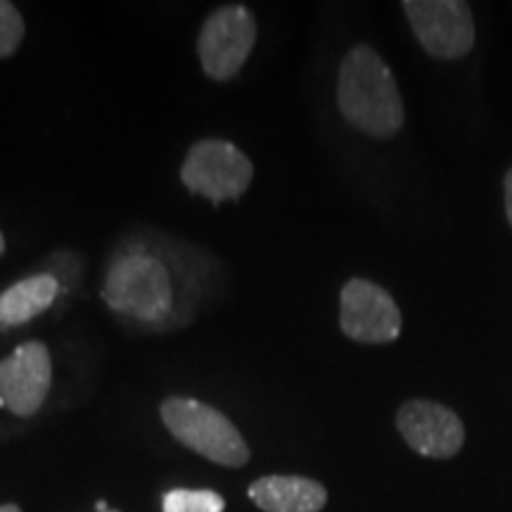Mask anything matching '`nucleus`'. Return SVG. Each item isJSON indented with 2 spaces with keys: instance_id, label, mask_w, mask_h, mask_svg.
Masks as SVG:
<instances>
[{
  "instance_id": "f257e3e1",
  "label": "nucleus",
  "mask_w": 512,
  "mask_h": 512,
  "mask_svg": "<svg viewBox=\"0 0 512 512\" xmlns=\"http://www.w3.org/2000/svg\"><path fill=\"white\" fill-rule=\"evenodd\" d=\"M339 112L373 138H392L403 126V100L387 62L370 46L351 48L339 67Z\"/></svg>"
},
{
  "instance_id": "ddd939ff",
  "label": "nucleus",
  "mask_w": 512,
  "mask_h": 512,
  "mask_svg": "<svg viewBox=\"0 0 512 512\" xmlns=\"http://www.w3.org/2000/svg\"><path fill=\"white\" fill-rule=\"evenodd\" d=\"M24 19L15 5L0 0V57H10L24 41Z\"/></svg>"
},
{
  "instance_id": "f03ea898",
  "label": "nucleus",
  "mask_w": 512,
  "mask_h": 512,
  "mask_svg": "<svg viewBox=\"0 0 512 512\" xmlns=\"http://www.w3.org/2000/svg\"><path fill=\"white\" fill-rule=\"evenodd\" d=\"M102 299L119 316L157 325L174 311V275L159 256L128 252L110 264Z\"/></svg>"
},
{
  "instance_id": "9b49d317",
  "label": "nucleus",
  "mask_w": 512,
  "mask_h": 512,
  "mask_svg": "<svg viewBox=\"0 0 512 512\" xmlns=\"http://www.w3.org/2000/svg\"><path fill=\"white\" fill-rule=\"evenodd\" d=\"M60 294L55 275L38 273L0 294V325H24L46 313Z\"/></svg>"
},
{
  "instance_id": "f8f14e48",
  "label": "nucleus",
  "mask_w": 512,
  "mask_h": 512,
  "mask_svg": "<svg viewBox=\"0 0 512 512\" xmlns=\"http://www.w3.org/2000/svg\"><path fill=\"white\" fill-rule=\"evenodd\" d=\"M164 512H223L226 501L211 489H171L164 494Z\"/></svg>"
},
{
  "instance_id": "9d476101",
  "label": "nucleus",
  "mask_w": 512,
  "mask_h": 512,
  "mask_svg": "<svg viewBox=\"0 0 512 512\" xmlns=\"http://www.w3.org/2000/svg\"><path fill=\"white\" fill-rule=\"evenodd\" d=\"M249 498L264 512H320L328 503V491L306 477L271 475L249 486Z\"/></svg>"
},
{
  "instance_id": "f3484780",
  "label": "nucleus",
  "mask_w": 512,
  "mask_h": 512,
  "mask_svg": "<svg viewBox=\"0 0 512 512\" xmlns=\"http://www.w3.org/2000/svg\"><path fill=\"white\" fill-rule=\"evenodd\" d=\"M3 252H5V238L3 233H0V256H3Z\"/></svg>"
},
{
  "instance_id": "1a4fd4ad",
  "label": "nucleus",
  "mask_w": 512,
  "mask_h": 512,
  "mask_svg": "<svg viewBox=\"0 0 512 512\" xmlns=\"http://www.w3.org/2000/svg\"><path fill=\"white\" fill-rule=\"evenodd\" d=\"M396 427L415 453L427 458H453L465 444V427L451 408L415 399L396 413Z\"/></svg>"
},
{
  "instance_id": "0eeeda50",
  "label": "nucleus",
  "mask_w": 512,
  "mask_h": 512,
  "mask_svg": "<svg viewBox=\"0 0 512 512\" xmlns=\"http://www.w3.org/2000/svg\"><path fill=\"white\" fill-rule=\"evenodd\" d=\"M339 325L354 342H394L401 335V311L384 287L366 278H351L339 297Z\"/></svg>"
},
{
  "instance_id": "a211bd4d",
  "label": "nucleus",
  "mask_w": 512,
  "mask_h": 512,
  "mask_svg": "<svg viewBox=\"0 0 512 512\" xmlns=\"http://www.w3.org/2000/svg\"><path fill=\"white\" fill-rule=\"evenodd\" d=\"M107 512H117V510H107Z\"/></svg>"
},
{
  "instance_id": "2eb2a0df",
  "label": "nucleus",
  "mask_w": 512,
  "mask_h": 512,
  "mask_svg": "<svg viewBox=\"0 0 512 512\" xmlns=\"http://www.w3.org/2000/svg\"><path fill=\"white\" fill-rule=\"evenodd\" d=\"M0 512H22V510H19L17 505L10 503V505H0Z\"/></svg>"
},
{
  "instance_id": "7ed1b4c3",
  "label": "nucleus",
  "mask_w": 512,
  "mask_h": 512,
  "mask_svg": "<svg viewBox=\"0 0 512 512\" xmlns=\"http://www.w3.org/2000/svg\"><path fill=\"white\" fill-rule=\"evenodd\" d=\"M159 415L183 446L200 453L211 463L223 467L247 465L249 446L245 437L226 415L211 408L209 403L185 399V396H169L159 408Z\"/></svg>"
},
{
  "instance_id": "423d86ee",
  "label": "nucleus",
  "mask_w": 512,
  "mask_h": 512,
  "mask_svg": "<svg viewBox=\"0 0 512 512\" xmlns=\"http://www.w3.org/2000/svg\"><path fill=\"white\" fill-rule=\"evenodd\" d=\"M422 48L441 60H458L475 43L472 12L463 0H406L401 5Z\"/></svg>"
},
{
  "instance_id": "6e6552de",
  "label": "nucleus",
  "mask_w": 512,
  "mask_h": 512,
  "mask_svg": "<svg viewBox=\"0 0 512 512\" xmlns=\"http://www.w3.org/2000/svg\"><path fill=\"white\" fill-rule=\"evenodd\" d=\"M53 384V361L43 342H27L0 361V399L19 418L41 411Z\"/></svg>"
},
{
  "instance_id": "dca6fc26",
  "label": "nucleus",
  "mask_w": 512,
  "mask_h": 512,
  "mask_svg": "<svg viewBox=\"0 0 512 512\" xmlns=\"http://www.w3.org/2000/svg\"><path fill=\"white\" fill-rule=\"evenodd\" d=\"M95 508H98V512H107V503L105 501H98V505H95Z\"/></svg>"
},
{
  "instance_id": "4468645a",
  "label": "nucleus",
  "mask_w": 512,
  "mask_h": 512,
  "mask_svg": "<svg viewBox=\"0 0 512 512\" xmlns=\"http://www.w3.org/2000/svg\"><path fill=\"white\" fill-rule=\"evenodd\" d=\"M505 214H508V221L512 226V169L505 176Z\"/></svg>"
},
{
  "instance_id": "20e7f679",
  "label": "nucleus",
  "mask_w": 512,
  "mask_h": 512,
  "mask_svg": "<svg viewBox=\"0 0 512 512\" xmlns=\"http://www.w3.org/2000/svg\"><path fill=\"white\" fill-rule=\"evenodd\" d=\"M254 178V164L238 145L228 140H200L188 150L181 164V181L195 195L214 204L240 200Z\"/></svg>"
},
{
  "instance_id": "39448f33",
  "label": "nucleus",
  "mask_w": 512,
  "mask_h": 512,
  "mask_svg": "<svg viewBox=\"0 0 512 512\" xmlns=\"http://www.w3.org/2000/svg\"><path fill=\"white\" fill-rule=\"evenodd\" d=\"M256 17L245 5H223L204 19L197 36V57L204 74L214 81H230L245 67L256 46Z\"/></svg>"
}]
</instances>
